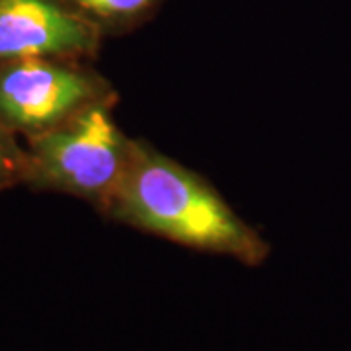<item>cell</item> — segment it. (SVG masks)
I'll list each match as a JSON object with an SVG mask.
<instances>
[{
  "mask_svg": "<svg viewBox=\"0 0 351 351\" xmlns=\"http://www.w3.org/2000/svg\"><path fill=\"white\" fill-rule=\"evenodd\" d=\"M104 217L191 250L262 265L269 244L197 172L137 138L133 162Z\"/></svg>",
  "mask_w": 351,
  "mask_h": 351,
  "instance_id": "6da1fadb",
  "label": "cell"
},
{
  "mask_svg": "<svg viewBox=\"0 0 351 351\" xmlns=\"http://www.w3.org/2000/svg\"><path fill=\"white\" fill-rule=\"evenodd\" d=\"M117 100L98 101L64 123L24 141L25 188L63 193L104 213L125 180L137 138L113 117Z\"/></svg>",
  "mask_w": 351,
  "mask_h": 351,
  "instance_id": "7a4b0ae2",
  "label": "cell"
},
{
  "mask_svg": "<svg viewBox=\"0 0 351 351\" xmlns=\"http://www.w3.org/2000/svg\"><path fill=\"white\" fill-rule=\"evenodd\" d=\"M106 100H117V92L88 61L18 59L0 63V123L24 141Z\"/></svg>",
  "mask_w": 351,
  "mask_h": 351,
  "instance_id": "3957f363",
  "label": "cell"
},
{
  "mask_svg": "<svg viewBox=\"0 0 351 351\" xmlns=\"http://www.w3.org/2000/svg\"><path fill=\"white\" fill-rule=\"evenodd\" d=\"M98 27L61 0H0V63L18 59L90 61L104 43Z\"/></svg>",
  "mask_w": 351,
  "mask_h": 351,
  "instance_id": "277c9868",
  "label": "cell"
},
{
  "mask_svg": "<svg viewBox=\"0 0 351 351\" xmlns=\"http://www.w3.org/2000/svg\"><path fill=\"white\" fill-rule=\"evenodd\" d=\"M98 27L104 38L131 34L151 22L166 0H61Z\"/></svg>",
  "mask_w": 351,
  "mask_h": 351,
  "instance_id": "5b68a950",
  "label": "cell"
},
{
  "mask_svg": "<svg viewBox=\"0 0 351 351\" xmlns=\"http://www.w3.org/2000/svg\"><path fill=\"white\" fill-rule=\"evenodd\" d=\"M27 170L25 145L8 127L0 123V191L24 186Z\"/></svg>",
  "mask_w": 351,
  "mask_h": 351,
  "instance_id": "8992f818",
  "label": "cell"
}]
</instances>
